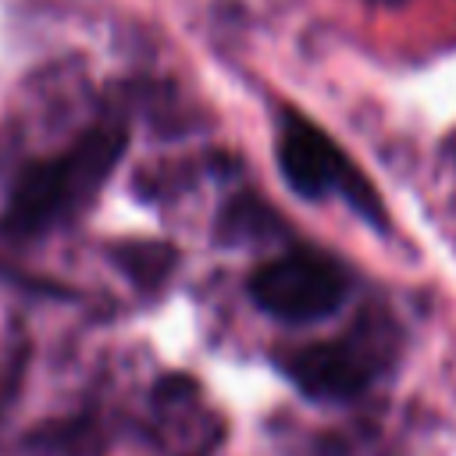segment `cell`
<instances>
[{
	"mask_svg": "<svg viewBox=\"0 0 456 456\" xmlns=\"http://www.w3.org/2000/svg\"><path fill=\"white\" fill-rule=\"evenodd\" d=\"M374 4H388V7H399V4H406V0H374Z\"/></svg>",
	"mask_w": 456,
	"mask_h": 456,
	"instance_id": "cell-7",
	"label": "cell"
},
{
	"mask_svg": "<svg viewBox=\"0 0 456 456\" xmlns=\"http://www.w3.org/2000/svg\"><path fill=\"white\" fill-rule=\"evenodd\" d=\"M349 278L346 271L317 253H285L267 260L249 278L253 303L278 321H321L346 303Z\"/></svg>",
	"mask_w": 456,
	"mask_h": 456,
	"instance_id": "cell-3",
	"label": "cell"
},
{
	"mask_svg": "<svg viewBox=\"0 0 456 456\" xmlns=\"http://www.w3.org/2000/svg\"><path fill=\"white\" fill-rule=\"evenodd\" d=\"M374 353L356 338L310 342L281 356L289 381L314 399H353L374 378Z\"/></svg>",
	"mask_w": 456,
	"mask_h": 456,
	"instance_id": "cell-4",
	"label": "cell"
},
{
	"mask_svg": "<svg viewBox=\"0 0 456 456\" xmlns=\"http://www.w3.org/2000/svg\"><path fill=\"white\" fill-rule=\"evenodd\" d=\"M125 146L128 132L121 125H93L71 142V150L25 164L11 185L4 224L18 235H39L75 217L107 185Z\"/></svg>",
	"mask_w": 456,
	"mask_h": 456,
	"instance_id": "cell-1",
	"label": "cell"
},
{
	"mask_svg": "<svg viewBox=\"0 0 456 456\" xmlns=\"http://www.w3.org/2000/svg\"><path fill=\"white\" fill-rule=\"evenodd\" d=\"M274 214L256 200V196H235L228 203V210L221 214V235L228 239H253V235H267L271 232Z\"/></svg>",
	"mask_w": 456,
	"mask_h": 456,
	"instance_id": "cell-6",
	"label": "cell"
},
{
	"mask_svg": "<svg viewBox=\"0 0 456 456\" xmlns=\"http://www.w3.org/2000/svg\"><path fill=\"white\" fill-rule=\"evenodd\" d=\"M278 167L292 192L306 200H321L328 192H338L360 217H367L374 228L385 224L381 200L374 196L370 182L360 175V167L349 164V157L328 139L317 125H310L299 114H289L278 132Z\"/></svg>",
	"mask_w": 456,
	"mask_h": 456,
	"instance_id": "cell-2",
	"label": "cell"
},
{
	"mask_svg": "<svg viewBox=\"0 0 456 456\" xmlns=\"http://www.w3.org/2000/svg\"><path fill=\"white\" fill-rule=\"evenodd\" d=\"M118 267L142 289H157L175 267V249L164 242H121L114 249Z\"/></svg>",
	"mask_w": 456,
	"mask_h": 456,
	"instance_id": "cell-5",
	"label": "cell"
}]
</instances>
